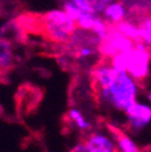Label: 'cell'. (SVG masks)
Returning <instances> with one entry per match:
<instances>
[{
	"mask_svg": "<svg viewBox=\"0 0 151 152\" xmlns=\"http://www.w3.org/2000/svg\"><path fill=\"white\" fill-rule=\"evenodd\" d=\"M3 113H4V107H3L1 105H0V116H1Z\"/></svg>",
	"mask_w": 151,
	"mask_h": 152,
	"instance_id": "9a60e30c",
	"label": "cell"
},
{
	"mask_svg": "<svg viewBox=\"0 0 151 152\" xmlns=\"http://www.w3.org/2000/svg\"><path fill=\"white\" fill-rule=\"evenodd\" d=\"M140 28H143V29L147 30L149 33H151V17H149V18H146V20L143 21V23L140 24Z\"/></svg>",
	"mask_w": 151,
	"mask_h": 152,
	"instance_id": "4fadbf2b",
	"label": "cell"
},
{
	"mask_svg": "<svg viewBox=\"0 0 151 152\" xmlns=\"http://www.w3.org/2000/svg\"><path fill=\"white\" fill-rule=\"evenodd\" d=\"M70 1L74 3L75 5H76L84 12L94 13V9H93V5L91 3V0H70ZM94 15H96V13H94Z\"/></svg>",
	"mask_w": 151,
	"mask_h": 152,
	"instance_id": "8fae6325",
	"label": "cell"
},
{
	"mask_svg": "<svg viewBox=\"0 0 151 152\" xmlns=\"http://www.w3.org/2000/svg\"><path fill=\"white\" fill-rule=\"evenodd\" d=\"M150 59H151V53L149 48L140 50L133 47L128 51L126 71L137 83H143L149 76Z\"/></svg>",
	"mask_w": 151,
	"mask_h": 152,
	"instance_id": "7a4b0ae2",
	"label": "cell"
},
{
	"mask_svg": "<svg viewBox=\"0 0 151 152\" xmlns=\"http://www.w3.org/2000/svg\"><path fill=\"white\" fill-rule=\"evenodd\" d=\"M147 100L150 102V104H151V91L147 93Z\"/></svg>",
	"mask_w": 151,
	"mask_h": 152,
	"instance_id": "5bb4252c",
	"label": "cell"
},
{
	"mask_svg": "<svg viewBox=\"0 0 151 152\" xmlns=\"http://www.w3.org/2000/svg\"><path fill=\"white\" fill-rule=\"evenodd\" d=\"M93 93L99 104L125 112L132 103L136 102L138 87L137 82L127 74V71H117L114 82L109 87L99 88Z\"/></svg>",
	"mask_w": 151,
	"mask_h": 152,
	"instance_id": "6da1fadb",
	"label": "cell"
},
{
	"mask_svg": "<svg viewBox=\"0 0 151 152\" xmlns=\"http://www.w3.org/2000/svg\"><path fill=\"white\" fill-rule=\"evenodd\" d=\"M69 152H91V151H89L87 144H86L85 141H81V142H79L78 145H75Z\"/></svg>",
	"mask_w": 151,
	"mask_h": 152,
	"instance_id": "7c38bea8",
	"label": "cell"
},
{
	"mask_svg": "<svg viewBox=\"0 0 151 152\" xmlns=\"http://www.w3.org/2000/svg\"><path fill=\"white\" fill-rule=\"evenodd\" d=\"M15 66V54L12 41L0 37V80L4 79Z\"/></svg>",
	"mask_w": 151,
	"mask_h": 152,
	"instance_id": "5b68a950",
	"label": "cell"
},
{
	"mask_svg": "<svg viewBox=\"0 0 151 152\" xmlns=\"http://www.w3.org/2000/svg\"><path fill=\"white\" fill-rule=\"evenodd\" d=\"M85 142L91 152H120L115 141L99 132L89 133Z\"/></svg>",
	"mask_w": 151,
	"mask_h": 152,
	"instance_id": "277c9868",
	"label": "cell"
},
{
	"mask_svg": "<svg viewBox=\"0 0 151 152\" xmlns=\"http://www.w3.org/2000/svg\"><path fill=\"white\" fill-rule=\"evenodd\" d=\"M114 26H115V28H116L121 34H123L125 36L129 37V39H132L134 42L140 40V37H139V27H137L136 24L122 20V21L117 22V23L114 24Z\"/></svg>",
	"mask_w": 151,
	"mask_h": 152,
	"instance_id": "ba28073f",
	"label": "cell"
},
{
	"mask_svg": "<svg viewBox=\"0 0 151 152\" xmlns=\"http://www.w3.org/2000/svg\"><path fill=\"white\" fill-rule=\"evenodd\" d=\"M94 13H91V12H82L80 15V17L78 18L75 23H76V27H79V29H82V30H89L92 29V26H93V21H94Z\"/></svg>",
	"mask_w": 151,
	"mask_h": 152,
	"instance_id": "9c48e42d",
	"label": "cell"
},
{
	"mask_svg": "<svg viewBox=\"0 0 151 152\" xmlns=\"http://www.w3.org/2000/svg\"><path fill=\"white\" fill-rule=\"evenodd\" d=\"M103 12L106 20L110 21V24H116L117 22L122 21L125 18L126 10L122 3L115 1V3H110L109 5H106Z\"/></svg>",
	"mask_w": 151,
	"mask_h": 152,
	"instance_id": "52a82bcc",
	"label": "cell"
},
{
	"mask_svg": "<svg viewBox=\"0 0 151 152\" xmlns=\"http://www.w3.org/2000/svg\"><path fill=\"white\" fill-rule=\"evenodd\" d=\"M125 113L127 116L128 130L133 134H138L151 123V106L137 100L126 109Z\"/></svg>",
	"mask_w": 151,
	"mask_h": 152,
	"instance_id": "3957f363",
	"label": "cell"
},
{
	"mask_svg": "<svg viewBox=\"0 0 151 152\" xmlns=\"http://www.w3.org/2000/svg\"><path fill=\"white\" fill-rule=\"evenodd\" d=\"M96 1H97V0H91V3H92V5H93L94 3H96Z\"/></svg>",
	"mask_w": 151,
	"mask_h": 152,
	"instance_id": "2e32d148",
	"label": "cell"
},
{
	"mask_svg": "<svg viewBox=\"0 0 151 152\" xmlns=\"http://www.w3.org/2000/svg\"><path fill=\"white\" fill-rule=\"evenodd\" d=\"M65 120H67L73 127L78 128V129L81 130V132H88V130H91V128H92L91 122H88V121L84 117L82 112H81L80 110L75 109V107L70 109V110L67 112Z\"/></svg>",
	"mask_w": 151,
	"mask_h": 152,
	"instance_id": "8992f818",
	"label": "cell"
},
{
	"mask_svg": "<svg viewBox=\"0 0 151 152\" xmlns=\"http://www.w3.org/2000/svg\"><path fill=\"white\" fill-rule=\"evenodd\" d=\"M63 6H64V12L71 18L73 21H76L78 18L80 17V15L84 12V11H81L76 5H75L74 3H71L70 0H69V1H64Z\"/></svg>",
	"mask_w": 151,
	"mask_h": 152,
	"instance_id": "30bf717a",
	"label": "cell"
}]
</instances>
